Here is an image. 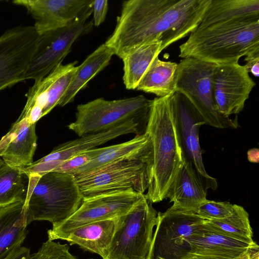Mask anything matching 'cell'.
<instances>
[{"label": "cell", "mask_w": 259, "mask_h": 259, "mask_svg": "<svg viewBox=\"0 0 259 259\" xmlns=\"http://www.w3.org/2000/svg\"><path fill=\"white\" fill-rule=\"evenodd\" d=\"M210 0H128L104 43L121 59L139 47L162 42V48L185 37L200 24Z\"/></svg>", "instance_id": "6da1fadb"}, {"label": "cell", "mask_w": 259, "mask_h": 259, "mask_svg": "<svg viewBox=\"0 0 259 259\" xmlns=\"http://www.w3.org/2000/svg\"><path fill=\"white\" fill-rule=\"evenodd\" d=\"M179 56L214 64L234 63L259 51V20L198 26L179 46Z\"/></svg>", "instance_id": "7a4b0ae2"}, {"label": "cell", "mask_w": 259, "mask_h": 259, "mask_svg": "<svg viewBox=\"0 0 259 259\" xmlns=\"http://www.w3.org/2000/svg\"><path fill=\"white\" fill-rule=\"evenodd\" d=\"M173 94L151 100L145 133L151 140L152 166L146 199L151 203L166 198L182 160L172 109Z\"/></svg>", "instance_id": "3957f363"}, {"label": "cell", "mask_w": 259, "mask_h": 259, "mask_svg": "<svg viewBox=\"0 0 259 259\" xmlns=\"http://www.w3.org/2000/svg\"><path fill=\"white\" fill-rule=\"evenodd\" d=\"M30 175L26 200L28 224L34 221L58 224L74 213L81 204L83 197L73 175L55 171Z\"/></svg>", "instance_id": "277c9868"}, {"label": "cell", "mask_w": 259, "mask_h": 259, "mask_svg": "<svg viewBox=\"0 0 259 259\" xmlns=\"http://www.w3.org/2000/svg\"><path fill=\"white\" fill-rule=\"evenodd\" d=\"M152 159L151 142L134 155L75 179L83 198L130 191L144 194L150 184Z\"/></svg>", "instance_id": "5b68a950"}, {"label": "cell", "mask_w": 259, "mask_h": 259, "mask_svg": "<svg viewBox=\"0 0 259 259\" xmlns=\"http://www.w3.org/2000/svg\"><path fill=\"white\" fill-rule=\"evenodd\" d=\"M151 102L144 95L114 100L97 98L78 105L76 119L68 127L82 137L111 130L130 120L147 127Z\"/></svg>", "instance_id": "8992f818"}, {"label": "cell", "mask_w": 259, "mask_h": 259, "mask_svg": "<svg viewBox=\"0 0 259 259\" xmlns=\"http://www.w3.org/2000/svg\"><path fill=\"white\" fill-rule=\"evenodd\" d=\"M217 64L192 58L178 63L175 92L183 95L203 119L205 124L217 128H237V118L221 115L217 110L212 93V76Z\"/></svg>", "instance_id": "52a82bcc"}, {"label": "cell", "mask_w": 259, "mask_h": 259, "mask_svg": "<svg viewBox=\"0 0 259 259\" xmlns=\"http://www.w3.org/2000/svg\"><path fill=\"white\" fill-rule=\"evenodd\" d=\"M157 213L145 195L118 217L106 259H149Z\"/></svg>", "instance_id": "ba28073f"}, {"label": "cell", "mask_w": 259, "mask_h": 259, "mask_svg": "<svg viewBox=\"0 0 259 259\" xmlns=\"http://www.w3.org/2000/svg\"><path fill=\"white\" fill-rule=\"evenodd\" d=\"M205 220L173 205L158 212L149 259H182L190 251L187 239Z\"/></svg>", "instance_id": "9c48e42d"}, {"label": "cell", "mask_w": 259, "mask_h": 259, "mask_svg": "<svg viewBox=\"0 0 259 259\" xmlns=\"http://www.w3.org/2000/svg\"><path fill=\"white\" fill-rule=\"evenodd\" d=\"M90 16L77 18L67 26L39 35L25 79L37 81L47 76L71 51L74 42L91 32L93 21Z\"/></svg>", "instance_id": "30bf717a"}, {"label": "cell", "mask_w": 259, "mask_h": 259, "mask_svg": "<svg viewBox=\"0 0 259 259\" xmlns=\"http://www.w3.org/2000/svg\"><path fill=\"white\" fill-rule=\"evenodd\" d=\"M145 194L124 191L83 198L78 209L48 231V239L63 240L75 229L88 224L120 217L131 210Z\"/></svg>", "instance_id": "8fae6325"}, {"label": "cell", "mask_w": 259, "mask_h": 259, "mask_svg": "<svg viewBox=\"0 0 259 259\" xmlns=\"http://www.w3.org/2000/svg\"><path fill=\"white\" fill-rule=\"evenodd\" d=\"M39 37L32 25H19L0 36V91L25 80Z\"/></svg>", "instance_id": "7c38bea8"}, {"label": "cell", "mask_w": 259, "mask_h": 259, "mask_svg": "<svg viewBox=\"0 0 259 259\" xmlns=\"http://www.w3.org/2000/svg\"><path fill=\"white\" fill-rule=\"evenodd\" d=\"M173 116L182 155L190 162L208 189L218 187L216 180L208 175L202 157L199 130L205 123L188 99L180 93L172 95Z\"/></svg>", "instance_id": "4fadbf2b"}, {"label": "cell", "mask_w": 259, "mask_h": 259, "mask_svg": "<svg viewBox=\"0 0 259 259\" xmlns=\"http://www.w3.org/2000/svg\"><path fill=\"white\" fill-rule=\"evenodd\" d=\"M255 84L244 66L238 62L216 65L212 93L218 111L226 117L239 113Z\"/></svg>", "instance_id": "5bb4252c"}, {"label": "cell", "mask_w": 259, "mask_h": 259, "mask_svg": "<svg viewBox=\"0 0 259 259\" xmlns=\"http://www.w3.org/2000/svg\"><path fill=\"white\" fill-rule=\"evenodd\" d=\"M146 129L139 122L130 120L105 132L88 134L56 147L49 154L23 169L30 175H41L52 171L61 162L119 136L130 133L142 135Z\"/></svg>", "instance_id": "9a60e30c"}, {"label": "cell", "mask_w": 259, "mask_h": 259, "mask_svg": "<svg viewBox=\"0 0 259 259\" xmlns=\"http://www.w3.org/2000/svg\"><path fill=\"white\" fill-rule=\"evenodd\" d=\"M94 0H15L34 19L39 35L65 27L77 18L93 13Z\"/></svg>", "instance_id": "2e32d148"}, {"label": "cell", "mask_w": 259, "mask_h": 259, "mask_svg": "<svg viewBox=\"0 0 259 259\" xmlns=\"http://www.w3.org/2000/svg\"><path fill=\"white\" fill-rule=\"evenodd\" d=\"M188 254L201 259H235L255 244H250L220 234L204 223L187 239Z\"/></svg>", "instance_id": "e0dca14e"}, {"label": "cell", "mask_w": 259, "mask_h": 259, "mask_svg": "<svg viewBox=\"0 0 259 259\" xmlns=\"http://www.w3.org/2000/svg\"><path fill=\"white\" fill-rule=\"evenodd\" d=\"M36 124L19 117L0 140V157L8 164L25 168L33 163L37 147Z\"/></svg>", "instance_id": "ac0fdd59"}, {"label": "cell", "mask_w": 259, "mask_h": 259, "mask_svg": "<svg viewBox=\"0 0 259 259\" xmlns=\"http://www.w3.org/2000/svg\"><path fill=\"white\" fill-rule=\"evenodd\" d=\"M208 189L192 164L182 155L181 164L166 198H169L174 206L195 212L198 206L206 200Z\"/></svg>", "instance_id": "d6986e66"}, {"label": "cell", "mask_w": 259, "mask_h": 259, "mask_svg": "<svg viewBox=\"0 0 259 259\" xmlns=\"http://www.w3.org/2000/svg\"><path fill=\"white\" fill-rule=\"evenodd\" d=\"M77 61L60 64L49 74L35 81L27 96L44 110V115L50 113L58 103L68 88L76 70Z\"/></svg>", "instance_id": "ffe728a7"}, {"label": "cell", "mask_w": 259, "mask_h": 259, "mask_svg": "<svg viewBox=\"0 0 259 259\" xmlns=\"http://www.w3.org/2000/svg\"><path fill=\"white\" fill-rule=\"evenodd\" d=\"M28 225L26 201L0 207V259L21 246Z\"/></svg>", "instance_id": "44dd1931"}, {"label": "cell", "mask_w": 259, "mask_h": 259, "mask_svg": "<svg viewBox=\"0 0 259 259\" xmlns=\"http://www.w3.org/2000/svg\"><path fill=\"white\" fill-rule=\"evenodd\" d=\"M118 218V217H117ZM105 220L82 226L72 231L63 240L70 245L96 253L106 259L117 225V218Z\"/></svg>", "instance_id": "7402d4cb"}, {"label": "cell", "mask_w": 259, "mask_h": 259, "mask_svg": "<svg viewBox=\"0 0 259 259\" xmlns=\"http://www.w3.org/2000/svg\"><path fill=\"white\" fill-rule=\"evenodd\" d=\"M259 20V0H210L198 26Z\"/></svg>", "instance_id": "603a6c76"}, {"label": "cell", "mask_w": 259, "mask_h": 259, "mask_svg": "<svg viewBox=\"0 0 259 259\" xmlns=\"http://www.w3.org/2000/svg\"><path fill=\"white\" fill-rule=\"evenodd\" d=\"M113 55V51L105 44L90 54L81 64L77 66L71 83L58 105L63 107L72 102L78 93L109 65Z\"/></svg>", "instance_id": "cb8c5ba5"}, {"label": "cell", "mask_w": 259, "mask_h": 259, "mask_svg": "<svg viewBox=\"0 0 259 259\" xmlns=\"http://www.w3.org/2000/svg\"><path fill=\"white\" fill-rule=\"evenodd\" d=\"M147 133L136 135L132 140L120 144L100 148V153L92 161L74 171L75 178L100 168L106 165L134 155L151 143Z\"/></svg>", "instance_id": "d4e9b609"}, {"label": "cell", "mask_w": 259, "mask_h": 259, "mask_svg": "<svg viewBox=\"0 0 259 259\" xmlns=\"http://www.w3.org/2000/svg\"><path fill=\"white\" fill-rule=\"evenodd\" d=\"M178 64L162 61L157 56L139 83L136 90L164 97L175 92V83Z\"/></svg>", "instance_id": "484cf974"}, {"label": "cell", "mask_w": 259, "mask_h": 259, "mask_svg": "<svg viewBox=\"0 0 259 259\" xmlns=\"http://www.w3.org/2000/svg\"><path fill=\"white\" fill-rule=\"evenodd\" d=\"M162 50V42L154 41L139 47L122 59L123 81L126 89H136L153 60Z\"/></svg>", "instance_id": "4316f807"}, {"label": "cell", "mask_w": 259, "mask_h": 259, "mask_svg": "<svg viewBox=\"0 0 259 259\" xmlns=\"http://www.w3.org/2000/svg\"><path fill=\"white\" fill-rule=\"evenodd\" d=\"M30 175L5 162L0 166V207L26 200Z\"/></svg>", "instance_id": "83f0119b"}, {"label": "cell", "mask_w": 259, "mask_h": 259, "mask_svg": "<svg viewBox=\"0 0 259 259\" xmlns=\"http://www.w3.org/2000/svg\"><path fill=\"white\" fill-rule=\"evenodd\" d=\"M204 224L210 229L236 240L253 244V232L249 214L241 206L233 204L232 214L226 218L205 220Z\"/></svg>", "instance_id": "f1b7e54d"}, {"label": "cell", "mask_w": 259, "mask_h": 259, "mask_svg": "<svg viewBox=\"0 0 259 259\" xmlns=\"http://www.w3.org/2000/svg\"><path fill=\"white\" fill-rule=\"evenodd\" d=\"M233 211V204L229 202H219L205 200L197 207L195 213L206 220H214L230 216Z\"/></svg>", "instance_id": "f546056e"}, {"label": "cell", "mask_w": 259, "mask_h": 259, "mask_svg": "<svg viewBox=\"0 0 259 259\" xmlns=\"http://www.w3.org/2000/svg\"><path fill=\"white\" fill-rule=\"evenodd\" d=\"M29 259H78L69 251L68 244L48 240L37 252L30 254Z\"/></svg>", "instance_id": "4dcf8cb0"}, {"label": "cell", "mask_w": 259, "mask_h": 259, "mask_svg": "<svg viewBox=\"0 0 259 259\" xmlns=\"http://www.w3.org/2000/svg\"><path fill=\"white\" fill-rule=\"evenodd\" d=\"M99 153L100 148L88 150L61 162L52 171L72 175L74 171L92 161Z\"/></svg>", "instance_id": "1f68e13d"}, {"label": "cell", "mask_w": 259, "mask_h": 259, "mask_svg": "<svg viewBox=\"0 0 259 259\" xmlns=\"http://www.w3.org/2000/svg\"><path fill=\"white\" fill-rule=\"evenodd\" d=\"M108 1L94 0L93 3V24L99 26L105 20L108 11Z\"/></svg>", "instance_id": "d6a6232c"}, {"label": "cell", "mask_w": 259, "mask_h": 259, "mask_svg": "<svg viewBox=\"0 0 259 259\" xmlns=\"http://www.w3.org/2000/svg\"><path fill=\"white\" fill-rule=\"evenodd\" d=\"M244 61L246 62L244 65L249 73H251L254 76H259V51L250 54L245 57Z\"/></svg>", "instance_id": "836d02e7"}, {"label": "cell", "mask_w": 259, "mask_h": 259, "mask_svg": "<svg viewBox=\"0 0 259 259\" xmlns=\"http://www.w3.org/2000/svg\"><path fill=\"white\" fill-rule=\"evenodd\" d=\"M30 256V249L21 246L4 259H29Z\"/></svg>", "instance_id": "e575fe53"}, {"label": "cell", "mask_w": 259, "mask_h": 259, "mask_svg": "<svg viewBox=\"0 0 259 259\" xmlns=\"http://www.w3.org/2000/svg\"><path fill=\"white\" fill-rule=\"evenodd\" d=\"M247 159L250 162L258 163L259 161V150L258 148H253L247 152Z\"/></svg>", "instance_id": "d590c367"}, {"label": "cell", "mask_w": 259, "mask_h": 259, "mask_svg": "<svg viewBox=\"0 0 259 259\" xmlns=\"http://www.w3.org/2000/svg\"><path fill=\"white\" fill-rule=\"evenodd\" d=\"M254 245H253V246H254ZM252 247H250L249 249H248L247 250H246L245 252H244L243 253H242L240 255H239L238 257H237L235 259H251L250 250H251V248H252Z\"/></svg>", "instance_id": "8d00e7d4"}, {"label": "cell", "mask_w": 259, "mask_h": 259, "mask_svg": "<svg viewBox=\"0 0 259 259\" xmlns=\"http://www.w3.org/2000/svg\"><path fill=\"white\" fill-rule=\"evenodd\" d=\"M258 255L259 253L250 254L251 259H259Z\"/></svg>", "instance_id": "74e56055"}, {"label": "cell", "mask_w": 259, "mask_h": 259, "mask_svg": "<svg viewBox=\"0 0 259 259\" xmlns=\"http://www.w3.org/2000/svg\"><path fill=\"white\" fill-rule=\"evenodd\" d=\"M4 161L0 157V166L3 163Z\"/></svg>", "instance_id": "f35d334b"}, {"label": "cell", "mask_w": 259, "mask_h": 259, "mask_svg": "<svg viewBox=\"0 0 259 259\" xmlns=\"http://www.w3.org/2000/svg\"><path fill=\"white\" fill-rule=\"evenodd\" d=\"M90 259H93V258H90Z\"/></svg>", "instance_id": "ab89813d"}]
</instances>
